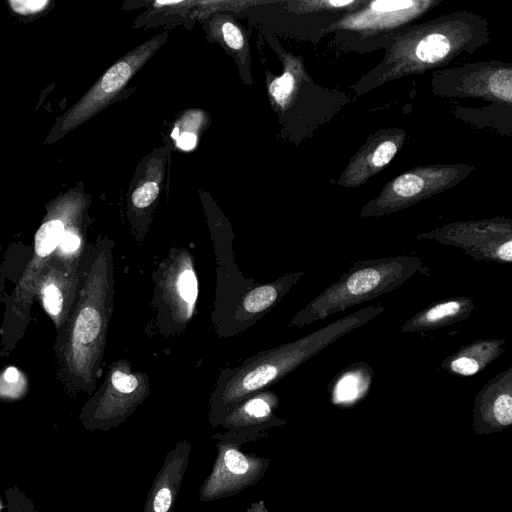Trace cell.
<instances>
[{
  "label": "cell",
  "instance_id": "11",
  "mask_svg": "<svg viewBox=\"0 0 512 512\" xmlns=\"http://www.w3.org/2000/svg\"><path fill=\"white\" fill-rule=\"evenodd\" d=\"M374 377L369 363L354 362L342 369L331 381L329 392L333 405L349 408L366 397Z\"/></svg>",
  "mask_w": 512,
  "mask_h": 512
},
{
  "label": "cell",
  "instance_id": "8",
  "mask_svg": "<svg viewBox=\"0 0 512 512\" xmlns=\"http://www.w3.org/2000/svg\"><path fill=\"white\" fill-rule=\"evenodd\" d=\"M191 449V443L181 439L168 451L153 479L142 512H173L189 465Z\"/></svg>",
  "mask_w": 512,
  "mask_h": 512
},
{
  "label": "cell",
  "instance_id": "25",
  "mask_svg": "<svg viewBox=\"0 0 512 512\" xmlns=\"http://www.w3.org/2000/svg\"><path fill=\"white\" fill-rule=\"evenodd\" d=\"M414 4L410 0H377L371 3V8L377 12H393L410 8Z\"/></svg>",
  "mask_w": 512,
  "mask_h": 512
},
{
  "label": "cell",
  "instance_id": "2",
  "mask_svg": "<svg viewBox=\"0 0 512 512\" xmlns=\"http://www.w3.org/2000/svg\"><path fill=\"white\" fill-rule=\"evenodd\" d=\"M424 272H427V267L423 261L411 255L356 261L301 309L290 324L303 327L323 320L391 292L417 273Z\"/></svg>",
  "mask_w": 512,
  "mask_h": 512
},
{
  "label": "cell",
  "instance_id": "1",
  "mask_svg": "<svg viewBox=\"0 0 512 512\" xmlns=\"http://www.w3.org/2000/svg\"><path fill=\"white\" fill-rule=\"evenodd\" d=\"M381 305L358 309L300 339L254 357L222 380L210 398L209 422L217 427L237 405L295 370L342 336L383 313Z\"/></svg>",
  "mask_w": 512,
  "mask_h": 512
},
{
  "label": "cell",
  "instance_id": "23",
  "mask_svg": "<svg viewBox=\"0 0 512 512\" xmlns=\"http://www.w3.org/2000/svg\"><path fill=\"white\" fill-rule=\"evenodd\" d=\"M49 1L47 0H10L9 5L18 14L29 15L43 10Z\"/></svg>",
  "mask_w": 512,
  "mask_h": 512
},
{
  "label": "cell",
  "instance_id": "18",
  "mask_svg": "<svg viewBox=\"0 0 512 512\" xmlns=\"http://www.w3.org/2000/svg\"><path fill=\"white\" fill-rule=\"evenodd\" d=\"M491 91L497 97L511 101L512 96V73L510 70H500L494 73L489 80Z\"/></svg>",
  "mask_w": 512,
  "mask_h": 512
},
{
  "label": "cell",
  "instance_id": "4",
  "mask_svg": "<svg viewBox=\"0 0 512 512\" xmlns=\"http://www.w3.org/2000/svg\"><path fill=\"white\" fill-rule=\"evenodd\" d=\"M417 239H433L457 247L475 260L512 262V227L507 220L453 223L420 234Z\"/></svg>",
  "mask_w": 512,
  "mask_h": 512
},
{
  "label": "cell",
  "instance_id": "12",
  "mask_svg": "<svg viewBox=\"0 0 512 512\" xmlns=\"http://www.w3.org/2000/svg\"><path fill=\"white\" fill-rule=\"evenodd\" d=\"M102 319L99 311L91 306L83 308L75 322L74 340L78 344L87 345L95 341L101 331Z\"/></svg>",
  "mask_w": 512,
  "mask_h": 512
},
{
  "label": "cell",
  "instance_id": "14",
  "mask_svg": "<svg viewBox=\"0 0 512 512\" xmlns=\"http://www.w3.org/2000/svg\"><path fill=\"white\" fill-rule=\"evenodd\" d=\"M449 42L442 34H430L422 39L416 47V56L423 62L434 63L449 52Z\"/></svg>",
  "mask_w": 512,
  "mask_h": 512
},
{
  "label": "cell",
  "instance_id": "9",
  "mask_svg": "<svg viewBox=\"0 0 512 512\" xmlns=\"http://www.w3.org/2000/svg\"><path fill=\"white\" fill-rule=\"evenodd\" d=\"M474 300L457 296L437 301L411 316L400 328L403 333H425L467 319L474 310Z\"/></svg>",
  "mask_w": 512,
  "mask_h": 512
},
{
  "label": "cell",
  "instance_id": "27",
  "mask_svg": "<svg viewBox=\"0 0 512 512\" xmlns=\"http://www.w3.org/2000/svg\"><path fill=\"white\" fill-rule=\"evenodd\" d=\"M177 145L183 150H192L197 142V137L194 133L182 132L175 137Z\"/></svg>",
  "mask_w": 512,
  "mask_h": 512
},
{
  "label": "cell",
  "instance_id": "17",
  "mask_svg": "<svg viewBox=\"0 0 512 512\" xmlns=\"http://www.w3.org/2000/svg\"><path fill=\"white\" fill-rule=\"evenodd\" d=\"M294 77L290 71H286L281 77L275 79L269 87L270 95L275 102L284 106L294 88Z\"/></svg>",
  "mask_w": 512,
  "mask_h": 512
},
{
  "label": "cell",
  "instance_id": "6",
  "mask_svg": "<svg viewBox=\"0 0 512 512\" xmlns=\"http://www.w3.org/2000/svg\"><path fill=\"white\" fill-rule=\"evenodd\" d=\"M472 412V425L477 435L499 432L512 424V366L481 388Z\"/></svg>",
  "mask_w": 512,
  "mask_h": 512
},
{
  "label": "cell",
  "instance_id": "28",
  "mask_svg": "<svg viewBox=\"0 0 512 512\" xmlns=\"http://www.w3.org/2000/svg\"><path fill=\"white\" fill-rule=\"evenodd\" d=\"M4 378L6 381L14 383L19 378V371L15 367H9L4 373Z\"/></svg>",
  "mask_w": 512,
  "mask_h": 512
},
{
  "label": "cell",
  "instance_id": "7",
  "mask_svg": "<svg viewBox=\"0 0 512 512\" xmlns=\"http://www.w3.org/2000/svg\"><path fill=\"white\" fill-rule=\"evenodd\" d=\"M278 404L279 400L275 393H256L234 407L219 425L244 443L255 441L264 430L286 423L274 412Z\"/></svg>",
  "mask_w": 512,
  "mask_h": 512
},
{
  "label": "cell",
  "instance_id": "26",
  "mask_svg": "<svg viewBox=\"0 0 512 512\" xmlns=\"http://www.w3.org/2000/svg\"><path fill=\"white\" fill-rule=\"evenodd\" d=\"M59 245L64 251L72 252L78 249L80 245V239L73 233L64 232Z\"/></svg>",
  "mask_w": 512,
  "mask_h": 512
},
{
  "label": "cell",
  "instance_id": "15",
  "mask_svg": "<svg viewBox=\"0 0 512 512\" xmlns=\"http://www.w3.org/2000/svg\"><path fill=\"white\" fill-rule=\"evenodd\" d=\"M176 290L184 303L194 304L197 298V279L191 266L184 268L179 274Z\"/></svg>",
  "mask_w": 512,
  "mask_h": 512
},
{
  "label": "cell",
  "instance_id": "24",
  "mask_svg": "<svg viewBox=\"0 0 512 512\" xmlns=\"http://www.w3.org/2000/svg\"><path fill=\"white\" fill-rule=\"evenodd\" d=\"M397 150L396 145L391 141H386L380 144L375 150L372 162L376 167L386 165L395 155Z\"/></svg>",
  "mask_w": 512,
  "mask_h": 512
},
{
  "label": "cell",
  "instance_id": "10",
  "mask_svg": "<svg viewBox=\"0 0 512 512\" xmlns=\"http://www.w3.org/2000/svg\"><path fill=\"white\" fill-rule=\"evenodd\" d=\"M505 344V339H476L445 357L440 368L451 375L473 376L498 359L506 350Z\"/></svg>",
  "mask_w": 512,
  "mask_h": 512
},
{
  "label": "cell",
  "instance_id": "30",
  "mask_svg": "<svg viewBox=\"0 0 512 512\" xmlns=\"http://www.w3.org/2000/svg\"><path fill=\"white\" fill-rule=\"evenodd\" d=\"M5 507H6V505L3 502L2 497L0 496V512H3Z\"/></svg>",
  "mask_w": 512,
  "mask_h": 512
},
{
  "label": "cell",
  "instance_id": "13",
  "mask_svg": "<svg viewBox=\"0 0 512 512\" xmlns=\"http://www.w3.org/2000/svg\"><path fill=\"white\" fill-rule=\"evenodd\" d=\"M64 233V225L59 220L44 223L35 236V250L39 256H47L59 245Z\"/></svg>",
  "mask_w": 512,
  "mask_h": 512
},
{
  "label": "cell",
  "instance_id": "29",
  "mask_svg": "<svg viewBox=\"0 0 512 512\" xmlns=\"http://www.w3.org/2000/svg\"><path fill=\"white\" fill-rule=\"evenodd\" d=\"M352 3H353V1H351V0H348V1H345V0H343V1H339V0L332 1V0H330L329 1V4H331V5L335 6V7L346 6V5H349V4H352Z\"/></svg>",
  "mask_w": 512,
  "mask_h": 512
},
{
  "label": "cell",
  "instance_id": "20",
  "mask_svg": "<svg viewBox=\"0 0 512 512\" xmlns=\"http://www.w3.org/2000/svg\"><path fill=\"white\" fill-rule=\"evenodd\" d=\"M159 194V184L148 181L139 186L132 194V203L137 208L148 207Z\"/></svg>",
  "mask_w": 512,
  "mask_h": 512
},
{
  "label": "cell",
  "instance_id": "21",
  "mask_svg": "<svg viewBox=\"0 0 512 512\" xmlns=\"http://www.w3.org/2000/svg\"><path fill=\"white\" fill-rule=\"evenodd\" d=\"M219 29L221 38L229 48L235 51H240L243 49L244 37L237 25L229 20H224L221 22Z\"/></svg>",
  "mask_w": 512,
  "mask_h": 512
},
{
  "label": "cell",
  "instance_id": "5",
  "mask_svg": "<svg viewBox=\"0 0 512 512\" xmlns=\"http://www.w3.org/2000/svg\"><path fill=\"white\" fill-rule=\"evenodd\" d=\"M167 38L168 33H161L136 47L111 66L73 109L67 119L68 126L84 121L108 104Z\"/></svg>",
  "mask_w": 512,
  "mask_h": 512
},
{
  "label": "cell",
  "instance_id": "16",
  "mask_svg": "<svg viewBox=\"0 0 512 512\" xmlns=\"http://www.w3.org/2000/svg\"><path fill=\"white\" fill-rule=\"evenodd\" d=\"M8 512H37L33 501L16 485L5 489Z\"/></svg>",
  "mask_w": 512,
  "mask_h": 512
},
{
  "label": "cell",
  "instance_id": "3",
  "mask_svg": "<svg viewBox=\"0 0 512 512\" xmlns=\"http://www.w3.org/2000/svg\"><path fill=\"white\" fill-rule=\"evenodd\" d=\"M217 455L211 472L199 489V499L210 502L234 496L258 483L270 461L254 453L242 451L244 442L231 434L216 433Z\"/></svg>",
  "mask_w": 512,
  "mask_h": 512
},
{
  "label": "cell",
  "instance_id": "22",
  "mask_svg": "<svg viewBox=\"0 0 512 512\" xmlns=\"http://www.w3.org/2000/svg\"><path fill=\"white\" fill-rule=\"evenodd\" d=\"M44 306L51 315H57L62 309V295L55 285H49L43 290Z\"/></svg>",
  "mask_w": 512,
  "mask_h": 512
},
{
  "label": "cell",
  "instance_id": "19",
  "mask_svg": "<svg viewBox=\"0 0 512 512\" xmlns=\"http://www.w3.org/2000/svg\"><path fill=\"white\" fill-rule=\"evenodd\" d=\"M424 181L417 175L404 174L398 177L393 183L394 192L405 198L417 195L423 188Z\"/></svg>",
  "mask_w": 512,
  "mask_h": 512
}]
</instances>
